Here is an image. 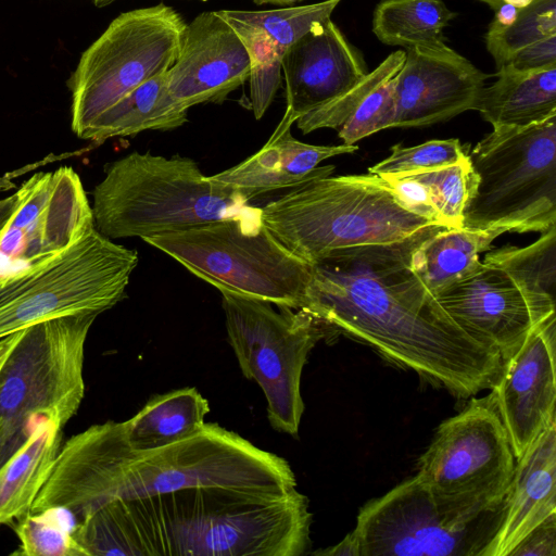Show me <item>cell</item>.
<instances>
[{"label":"cell","instance_id":"cell-42","mask_svg":"<svg viewBox=\"0 0 556 556\" xmlns=\"http://www.w3.org/2000/svg\"><path fill=\"white\" fill-rule=\"evenodd\" d=\"M22 188L20 187L16 192L0 200V231L18 205L22 199Z\"/></svg>","mask_w":556,"mask_h":556},{"label":"cell","instance_id":"cell-27","mask_svg":"<svg viewBox=\"0 0 556 556\" xmlns=\"http://www.w3.org/2000/svg\"><path fill=\"white\" fill-rule=\"evenodd\" d=\"M506 231L444 227L426 238L410 256V267L434 295L465 279L481 266V252Z\"/></svg>","mask_w":556,"mask_h":556},{"label":"cell","instance_id":"cell-25","mask_svg":"<svg viewBox=\"0 0 556 556\" xmlns=\"http://www.w3.org/2000/svg\"><path fill=\"white\" fill-rule=\"evenodd\" d=\"M187 121L188 109L172 96L166 73H163L144 81L103 112L80 139L101 143L143 130L175 129Z\"/></svg>","mask_w":556,"mask_h":556},{"label":"cell","instance_id":"cell-2","mask_svg":"<svg viewBox=\"0 0 556 556\" xmlns=\"http://www.w3.org/2000/svg\"><path fill=\"white\" fill-rule=\"evenodd\" d=\"M119 555L300 556L311 546L308 498L182 489L103 505Z\"/></svg>","mask_w":556,"mask_h":556},{"label":"cell","instance_id":"cell-9","mask_svg":"<svg viewBox=\"0 0 556 556\" xmlns=\"http://www.w3.org/2000/svg\"><path fill=\"white\" fill-rule=\"evenodd\" d=\"M296 486L289 463L233 431L205 422L190 438L136 454L116 498L136 500L182 489L282 495Z\"/></svg>","mask_w":556,"mask_h":556},{"label":"cell","instance_id":"cell-50","mask_svg":"<svg viewBox=\"0 0 556 556\" xmlns=\"http://www.w3.org/2000/svg\"><path fill=\"white\" fill-rule=\"evenodd\" d=\"M202 1H205V0H202Z\"/></svg>","mask_w":556,"mask_h":556},{"label":"cell","instance_id":"cell-3","mask_svg":"<svg viewBox=\"0 0 556 556\" xmlns=\"http://www.w3.org/2000/svg\"><path fill=\"white\" fill-rule=\"evenodd\" d=\"M93 188L96 229L109 239L178 232L218 220H262L239 190L206 179L198 163L134 151L105 165Z\"/></svg>","mask_w":556,"mask_h":556},{"label":"cell","instance_id":"cell-44","mask_svg":"<svg viewBox=\"0 0 556 556\" xmlns=\"http://www.w3.org/2000/svg\"><path fill=\"white\" fill-rule=\"evenodd\" d=\"M17 333H18V331H16L5 338L0 339V364L3 361V358L7 356V354L9 353L12 345L14 344V342L17 338Z\"/></svg>","mask_w":556,"mask_h":556},{"label":"cell","instance_id":"cell-39","mask_svg":"<svg viewBox=\"0 0 556 556\" xmlns=\"http://www.w3.org/2000/svg\"><path fill=\"white\" fill-rule=\"evenodd\" d=\"M503 66L516 72H534L555 67L556 35L545 37L520 49Z\"/></svg>","mask_w":556,"mask_h":556},{"label":"cell","instance_id":"cell-47","mask_svg":"<svg viewBox=\"0 0 556 556\" xmlns=\"http://www.w3.org/2000/svg\"><path fill=\"white\" fill-rule=\"evenodd\" d=\"M502 1H503V3L511 4L517 9H522L532 2V0H502Z\"/></svg>","mask_w":556,"mask_h":556},{"label":"cell","instance_id":"cell-31","mask_svg":"<svg viewBox=\"0 0 556 556\" xmlns=\"http://www.w3.org/2000/svg\"><path fill=\"white\" fill-rule=\"evenodd\" d=\"M341 0L268 11L222 10L224 14L264 31L283 55L304 35L330 20Z\"/></svg>","mask_w":556,"mask_h":556},{"label":"cell","instance_id":"cell-41","mask_svg":"<svg viewBox=\"0 0 556 556\" xmlns=\"http://www.w3.org/2000/svg\"><path fill=\"white\" fill-rule=\"evenodd\" d=\"M312 554L320 556H361L359 543L354 531L348 533L339 543Z\"/></svg>","mask_w":556,"mask_h":556},{"label":"cell","instance_id":"cell-1","mask_svg":"<svg viewBox=\"0 0 556 556\" xmlns=\"http://www.w3.org/2000/svg\"><path fill=\"white\" fill-rule=\"evenodd\" d=\"M391 243L337 249L311 265L303 309L396 364L464 397L491 389L503 362L465 332L410 267L413 251L444 228Z\"/></svg>","mask_w":556,"mask_h":556},{"label":"cell","instance_id":"cell-19","mask_svg":"<svg viewBox=\"0 0 556 556\" xmlns=\"http://www.w3.org/2000/svg\"><path fill=\"white\" fill-rule=\"evenodd\" d=\"M435 298L465 332L495 349L503 364L541 325L513 279L503 269L483 262L477 271Z\"/></svg>","mask_w":556,"mask_h":556},{"label":"cell","instance_id":"cell-22","mask_svg":"<svg viewBox=\"0 0 556 556\" xmlns=\"http://www.w3.org/2000/svg\"><path fill=\"white\" fill-rule=\"evenodd\" d=\"M553 515H556V421L516 459L498 528L481 556L509 555Z\"/></svg>","mask_w":556,"mask_h":556},{"label":"cell","instance_id":"cell-8","mask_svg":"<svg viewBox=\"0 0 556 556\" xmlns=\"http://www.w3.org/2000/svg\"><path fill=\"white\" fill-rule=\"evenodd\" d=\"M515 463L489 394L440 424L419 458L417 476L440 513L463 527L503 507Z\"/></svg>","mask_w":556,"mask_h":556},{"label":"cell","instance_id":"cell-37","mask_svg":"<svg viewBox=\"0 0 556 556\" xmlns=\"http://www.w3.org/2000/svg\"><path fill=\"white\" fill-rule=\"evenodd\" d=\"M395 76L378 85L337 129L343 144H354L384 128L395 118Z\"/></svg>","mask_w":556,"mask_h":556},{"label":"cell","instance_id":"cell-46","mask_svg":"<svg viewBox=\"0 0 556 556\" xmlns=\"http://www.w3.org/2000/svg\"><path fill=\"white\" fill-rule=\"evenodd\" d=\"M256 4H278V5H289L303 0H253Z\"/></svg>","mask_w":556,"mask_h":556},{"label":"cell","instance_id":"cell-48","mask_svg":"<svg viewBox=\"0 0 556 556\" xmlns=\"http://www.w3.org/2000/svg\"><path fill=\"white\" fill-rule=\"evenodd\" d=\"M488 4L492 10L496 11L502 4V0H479Z\"/></svg>","mask_w":556,"mask_h":556},{"label":"cell","instance_id":"cell-17","mask_svg":"<svg viewBox=\"0 0 556 556\" xmlns=\"http://www.w3.org/2000/svg\"><path fill=\"white\" fill-rule=\"evenodd\" d=\"M489 77L446 45L405 50L392 127H421L475 110Z\"/></svg>","mask_w":556,"mask_h":556},{"label":"cell","instance_id":"cell-7","mask_svg":"<svg viewBox=\"0 0 556 556\" xmlns=\"http://www.w3.org/2000/svg\"><path fill=\"white\" fill-rule=\"evenodd\" d=\"M143 241L219 291L293 309L305 306L311 265L286 249L262 220L224 219Z\"/></svg>","mask_w":556,"mask_h":556},{"label":"cell","instance_id":"cell-28","mask_svg":"<svg viewBox=\"0 0 556 556\" xmlns=\"http://www.w3.org/2000/svg\"><path fill=\"white\" fill-rule=\"evenodd\" d=\"M482 262L513 279L541 324L556 316V226L529 245L490 250Z\"/></svg>","mask_w":556,"mask_h":556},{"label":"cell","instance_id":"cell-35","mask_svg":"<svg viewBox=\"0 0 556 556\" xmlns=\"http://www.w3.org/2000/svg\"><path fill=\"white\" fill-rule=\"evenodd\" d=\"M20 547L13 555L20 556H86L76 542L72 529L58 523L49 511L31 514L17 519L14 528Z\"/></svg>","mask_w":556,"mask_h":556},{"label":"cell","instance_id":"cell-10","mask_svg":"<svg viewBox=\"0 0 556 556\" xmlns=\"http://www.w3.org/2000/svg\"><path fill=\"white\" fill-rule=\"evenodd\" d=\"M226 329L243 376L267 401L270 426L296 437L304 413L301 378L309 352L325 336L320 320L303 308L220 291Z\"/></svg>","mask_w":556,"mask_h":556},{"label":"cell","instance_id":"cell-5","mask_svg":"<svg viewBox=\"0 0 556 556\" xmlns=\"http://www.w3.org/2000/svg\"><path fill=\"white\" fill-rule=\"evenodd\" d=\"M97 317L68 315L18 331L0 364V467L41 419L56 418L65 426L78 412L85 396V344Z\"/></svg>","mask_w":556,"mask_h":556},{"label":"cell","instance_id":"cell-15","mask_svg":"<svg viewBox=\"0 0 556 556\" xmlns=\"http://www.w3.org/2000/svg\"><path fill=\"white\" fill-rule=\"evenodd\" d=\"M135 455L127 442L124 421L92 425L74 434L61 445L30 513L63 509L83 518L117 497Z\"/></svg>","mask_w":556,"mask_h":556},{"label":"cell","instance_id":"cell-21","mask_svg":"<svg viewBox=\"0 0 556 556\" xmlns=\"http://www.w3.org/2000/svg\"><path fill=\"white\" fill-rule=\"evenodd\" d=\"M295 123L288 111L264 147L240 164L213 176L208 181L230 187L254 197L285 188H295L318 176L331 175L334 165L318 167L329 157L354 153L355 144L314 146L295 139L291 126Z\"/></svg>","mask_w":556,"mask_h":556},{"label":"cell","instance_id":"cell-11","mask_svg":"<svg viewBox=\"0 0 556 556\" xmlns=\"http://www.w3.org/2000/svg\"><path fill=\"white\" fill-rule=\"evenodd\" d=\"M138 252L96 227L47 264L0 292V339L31 325L101 313L126 296Z\"/></svg>","mask_w":556,"mask_h":556},{"label":"cell","instance_id":"cell-23","mask_svg":"<svg viewBox=\"0 0 556 556\" xmlns=\"http://www.w3.org/2000/svg\"><path fill=\"white\" fill-rule=\"evenodd\" d=\"M497 70V79L483 87L475 108L493 128L529 126L556 115V66Z\"/></svg>","mask_w":556,"mask_h":556},{"label":"cell","instance_id":"cell-4","mask_svg":"<svg viewBox=\"0 0 556 556\" xmlns=\"http://www.w3.org/2000/svg\"><path fill=\"white\" fill-rule=\"evenodd\" d=\"M261 210L271 235L308 264L337 249L391 243L438 225L405 208L370 173L315 177Z\"/></svg>","mask_w":556,"mask_h":556},{"label":"cell","instance_id":"cell-16","mask_svg":"<svg viewBox=\"0 0 556 556\" xmlns=\"http://www.w3.org/2000/svg\"><path fill=\"white\" fill-rule=\"evenodd\" d=\"M556 316L536 327L503 364L490 389L515 459L556 421Z\"/></svg>","mask_w":556,"mask_h":556},{"label":"cell","instance_id":"cell-13","mask_svg":"<svg viewBox=\"0 0 556 556\" xmlns=\"http://www.w3.org/2000/svg\"><path fill=\"white\" fill-rule=\"evenodd\" d=\"M502 510L469 526H455L416 475L364 505L353 531L361 556H481Z\"/></svg>","mask_w":556,"mask_h":556},{"label":"cell","instance_id":"cell-29","mask_svg":"<svg viewBox=\"0 0 556 556\" xmlns=\"http://www.w3.org/2000/svg\"><path fill=\"white\" fill-rule=\"evenodd\" d=\"M456 16L442 0H381L372 17V31L388 46L404 50L445 45L443 30Z\"/></svg>","mask_w":556,"mask_h":556},{"label":"cell","instance_id":"cell-12","mask_svg":"<svg viewBox=\"0 0 556 556\" xmlns=\"http://www.w3.org/2000/svg\"><path fill=\"white\" fill-rule=\"evenodd\" d=\"M163 3L119 14L83 53L72 74L71 127L81 138L109 108L174 64L186 28Z\"/></svg>","mask_w":556,"mask_h":556},{"label":"cell","instance_id":"cell-26","mask_svg":"<svg viewBox=\"0 0 556 556\" xmlns=\"http://www.w3.org/2000/svg\"><path fill=\"white\" fill-rule=\"evenodd\" d=\"M208 412L207 400L194 388L155 395L124 421L128 445L142 454L190 438L202 429Z\"/></svg>","mask_w":556,"mask_h":556},{"label":"cell","instance_id":"cell-43","mask_svg":"<svg viewBox=\"0 0 556 556\" xmlns=\"http://www.w3.org/2000/svg\"><path fill=\"white\" fill-rule=\"evenodd\" d=\"M518 10L517 8H515L514 5L511 4H508V3H503L495 12V17L494 20L492 21L494 24L498 25V26H507V25H510L516 16H517V13H518Z\"/></svg>","mask_w":556,"mask_h":556},{"label":"cell","instance_id":"cell-14","mask_svg":"<svg viewBox=\"0 0 556 556\" xmlns=\"http://www.w3.org/2000/svg\"><path fill=\"white\" fill-rule=\"evenodd\" d=\"M0 231V292L60 255L94 228L92 208L70 166L37 173Z\"/></svg>","mask_w":556,"mask_h":556},{"label":"cell","instance_id":"cell-6","mask_svg":"<svg viewBox=\"0 0 556 556\" xmlns=\"http://www.w3.org/2000/svg\"><path fill=\"white\" fill-rule=\"evenodd\" d=\"M463 228L544 232L556 226V115L498 127L470 152Z\"/></svg>","mask_w":556,"mask_h":556},{"label":"cell","instance_id":"cell-40","mask_svg":"<svg viewBox=\"0 0 556 556\" xmlns=\"http://www.w3.org/2000/svg\"><path fill=\"white\" fill-rule=\"evenodd\" d=\"M509 555L514 556H555L556 555V515L533 529Z\"/></svg>","mask_w":556,"mask_h":556},{"label":"cell","instance_id":"cell-32","mask_svg":"<svg viewBox=\"0 0 556 556\" xmlns=\"http://www.w3.org/2000/svg\"><path fill=\"white\" fill-rule=\"evenodd\" d=\"M552 35H556V0H532L518 10L510 25L491 22L485 46L500 68L520 49Z\"/></svg>","mask_w":556,"mask_h":556},{"label":"cell","instance_id":"cell-34","mask_svg":"<svg viewBox=\"0 0 556 556\" xmlns=\"http://www.w3.org/2000/svg\"><path fill=\"white\" fill-rule=\"evenodd\" d=\"M467 157L468 151L456 138L430 140L415 147L396 143L391 147V154L369 167L368 173L400 178L454 165Z\"/></svg>","mask_w":556,"mask_h":556},{"label":"cell","instance_id":"cell-33","mask_svg":"<svg viewBox=\"0 0 556 556\" xmlns=\"http://www.w3.org/2000/svg\"><path fill=\"white\" fill-rule=\"evenodd\" d=\"M404 60L405 50L392 52L339 98L298 118V128L303 134L320 128L337 130L378 85L397 75Z\"/></svg>","mask_w":556,"mask_h":556},{"label":"cell","instance_id":"cell-45","mask_svg":"<svg viewBox=\"0 0 556 556\" xmlns=\"http://www.w3.org/2000/svg\"><path fill=\"white\" fill-rule=\"evenodd\" d=\"M16 175H20V172L8 173L4 176L0 177V192L11 190L16 187V185L12 181V178Z\"/></svg>","mask_w":556,"mask_h":556},{"label":"cell","instance_id":"cell-24","mask_svg":"<svg viewBox=\"0 0 556 556\" xmlns=\"http://www.w3.org/2000/svg\"><path fill=\"white\" fill-rule=\"evenodd\" d=\"M62 422L41 419L25 444L0 467V526L30 513L62 445Z\"/></svg>","mask_w":556,"mask_h":556},{"label":"cell","instance_id":"cell-18","mask_svg":"<svg viewBox=\"0 0 556 556\" xmlns=\"http://www.w3.org/2000/svg\"><path fill=\"white\" fill-rule=\"evenodd\" d=\"M250 77L247 49L218 11L186 25L177 58L166 72L172 96L186 109L222 103Z\"/></svg>","mask_w":556,"mask_h":556},{"label":"cell","instance_id":"cell-36","mask_svg":"<svg viewBox=\"0 0 556 556\" xmlns=\"http://www.w3.org/2000/svg\"><path fill=\"white\" fill-rule=\"evenodd\" d=\"M405 177L428 186L446 227L463 228V214L471 180L468 157L454 165Z\"/></svg>","mask_w":556,"mask_h":556},{"label":"cell","instance_id":"cell-38","mask_svg":"<svg viewBox=\"0 0 556 556\" xmlns=\"http://www.w3.org/2000/svg\"><path fill=\"white\" fill-rule=\"evenodd\" d=\"M396 195L400 203L412 213L434 224L446 227L433 195L427 185L409 177H381ZM448 228V227H447Z\"/></svg>","mask_w":556,"mask_h":556},{"label":"cell","instance_id":"cell-20","mask_svg":"<svg viewBox=\"0 0 556 556\" xmlns=\"http://www.w3.org/2000/svg\"><path fill=\"white\" fill-rule=\"evenodd\" d=\"M287 109L296 122L346 92L368 72L361 52L330 20L282 55Z\"/></svg>","mask_w":556,"mask_h":556},{"label":"cell","instance_id":"cell-49","mask_svg":"<svg viewBox=\"0 0 556 556\" xmlns=\"http://www.w3.org/2000/svg\"><path fill=\"white\" fill-rule=\"evenodd\" d=\"M92 1L96 7L103 8V7H106L111 3H113L116 0H92Z\"/></svg>","mask_w":556,"mask_h":556},{"label":"cell","instance_id":"cell-30","mask_svg":"<svg viewBox=\"0 0 556 556\" xmlns=\"http://www.w3.org/2000/svg\"><path fill=\"white\" fill-rule=\"evenodd\" d=\"M218 13L242 40L250 59V93L253 113L260 119L271 104L281 84L282 54L260 28Z\"/></svg>","mask_w":556,"mask_h":556}]
</instances>
